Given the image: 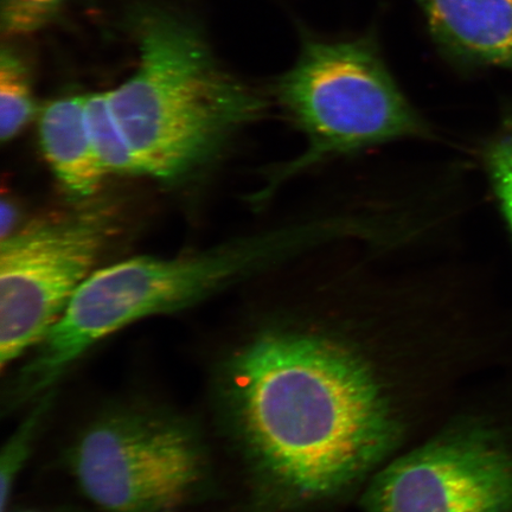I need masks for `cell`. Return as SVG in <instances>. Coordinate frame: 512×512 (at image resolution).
<instances>
[{
  "instance_id": "cell-1",
  "label": "cell",
  "mask_w": 512,
  "mask_h": 512,
  "mask_svg": "<svg viewBox=\"0 0 512 512\" xmlns=\"http://www.w3.org/2000/svg\"><path fill=\"white\" fill-rule=\"evenodd\" d=\"M450 243L408 232L324 243L275 267L277 305L219 373L247 512H316L362 495L446 416L466 351Z\"/></svg>"
},
{
  "instance_id": "cell-2",
  "label": "cell",
  "mask_w": 512,
  "mask_h": 512,
  "mask_svg": "<svg viewBox=\"0 0 512 512\" xmlns=\"http://www.w3.org/2000/svg\"><path fill=\"white\" fill-rule=\"evenodd\" d=\"M360 216L338 192L313 189L273 226L206 251L137 256L93 272L9 388L12 405L49 393L102 339L127 325L200 304L273 270L292 256L358 232Z\"/></svg>"
},
{
  "instance_id": "cell-3",
  "label": "cell",
  "mask_w": 512,
  "mask_h": 512,
  "mask_svg": "<svg viewBox=\"0 0 512 512\" xmlns=\"http://www.w3.org/2000/svg\"><path fill=\"white\" fill-rule=\"evenodd\" d=\"M138 66L108 105L143 175L184 181L219 158L270 101L215 59L192 25L168 12L137 18Z\"/></svg>"
},
{
  "instance_id": "cell-4",
  "label": "cell",
  "mask_w": 512,
  "mask_h": 512,
  "mask_svg": "<svg viewBox=\"0 0 512 512\" xmlns=\"http://www.w3.org/2000/svg\"><path fill=\"white\" fill-rule=\"evenodd\" d=\"M274 98L303 149L273 164L252 196L264 207L288 185L401 143H437V127L408 99L369 40L305 38Z\"/></svg>"
},
{
  "instance_id": "cell-5",
  "label": "cell",
  "mask_w": 512,
  "mask_h": 512,
  "mask_svg": "<svg viewBox=\"0 0 512 512\" xmlns=\"http://www.w3.org/2000/svg\"><path fill=\"white\" fill-rule=\"evenodd\" d=\"M80 489L106 512H171L206 482L208 457L187 422L119 411L93 422L69 453Z\"/></svg>"
},
{
  "instance_id": "cell-6",
  "label": "cell",
  "mask_w": 512,
  "mask_h": 512,
  "mask_svg": "<svg viewBox=\"0 0 512 512\" xmlns=\"http://www.w3.org/2000/svg\"><path fill=\"white\" fill-rule=\"evenodd\" d=\"M366 512H512V431L480 413L444 416L382 467Z\"/></svg>"
},
{
  "instance_id": "cell-7",
  "label": "cell",
  "mask_w": 512,
  "mask_h": 512,
  "mask_svg": "<svg viewBox=\"0 0 512 512\" xmlns=\"http://www.w3.org/2000/svg\"><path fill=\"white\" fill-rule=\"evenodd\" d=\"M113 211L86 204L30 224L0 245V363L37 347L93 273L111 238Z\"/></svg>"
},
{
  "instance_id": "cell-8",
  "label": "cell",
  "mask_w": 512,
  "mask_h": 512,
  "mask_svg": "<svg viewBox=\"0 0 512 512\" xmlns=\"http://www.w3.org/2000/svg\"><path fill=\"white\" fill-rule=\"evenodd\" d=\"M454 60L512 70V0H416Z\"/></svg>"
},
{
  "instance_id": "cell-9",
  "label": "cell",
  "mask_w": 512,
  "mask_h": 512,
  "mask_svg": "<svg viewBox=\"0 0 512 512\" xmlns=\"http://www.w3.org/2000/svg\"><path fill=\"white\" fill-rule=\"evenodd\" d=\"M86 95L50 102L40 115L44 157L67 195L86 200L108 175L96 155L85 110Z\"/></svg>"
},
{
  "instance_id": "cell-10",
  "label": "cell",
  "mask_w": 512,
  "mask_h": 512,
  "mask_svg": "<svg viewBox=\"0 0 512 512\" xmlns=\"http://www.w3.org/2000/svg\"><path fill=\"white\" fill-rule=\"evenodd\" d=\"M37 113L29 68L14 49L0 54V138L6 143L18 136Z\"/></svg>"
},
{
  "instance_id": "cell-11",
  "label": "cell",
  "mask_w": 512,
  "mask_h": 512,
  "mask_svg": "<svg viewBox=\"0 0 512 512\" xmlns=\"http://www.w3.org/2000/svg\"><path fill=\"white\" fill-rule=\"evenodd\" d=\"M85 110L89 133L107 174L144 176L136 155L115 121L107 94H86Z\"/></svg>"
},
{
  "instance_id": "cell-12",
  "label": "cell",
  "mask_w": 512,
  "mask_h": 512,
  "mask_svg": "<svg viewBox=\"0 0 512 512\" xmlns=\"http://www.w3.org/2000/svg\"><path fill=\"white\" fill-rule=\"evenodd\" d=\"M53 402V394L43 395L40 401L36 400V406L27 418L18 426L16 432L3 448L0 454V505L2 512H6L16 479L27 463L38 431Z\"/></svg>"
},
{
  "instance_id": "cell-13",
  "label": "cell",
  "mask_w": 512,
  "mask_h": 512,
  "mask_svg": "<svg viewBox=\"0 0 512 512\" xmlns=\"http://www.w3.org/2000/svg\"><path fill=\"white\" fill-rule=\"evenodd\" d=\"M482 160L492 194L512 235V123L505 121L484 144Z\"/></svg>"
},
{
  "instance_id": "cell-14",
  "label": "cell",
  "mask_w": 512,
  "mask_h": 512,
  "mask_svg": "<svg viewBox=\"0 0 512 512\" xmlns=\"http://www.w3.org/2000/svg\"><path fill=\"white\" fill-rule=\"evenodd\" d=\"M66 0H2L0 18L6 36L27 35L46 27Z\"/></svg>"
},
{
  "instance_id": "cell-15",
  "label": "cell",
  "mask_w": 512,
  "mask_h": 512,
  "mask_svg": "<svg viewBox=\"0 0 512 512\" xmlns=\"http://www.w3.org/2000/svg\"><path fill=\"white\" fill-rule=\"evenodd\" d=\"M16 221V209L10 202H2V239L12 233V226Z\"/></svg>"
},
{
  "instance_id": "cell-16",
  "label": "cell",
  "mask_w": 512,
  "mask_h": 512,
  "mask_svg": "<svg viewBox=\"0 0 512 512\" xmlns=\"http://www.w3.org/2000/svg\"><path fill=\"white\" fill-rule=\"evenodd\" d=\"M27 512H31V511H27Z\"/></svg>"
}]
</instances>
